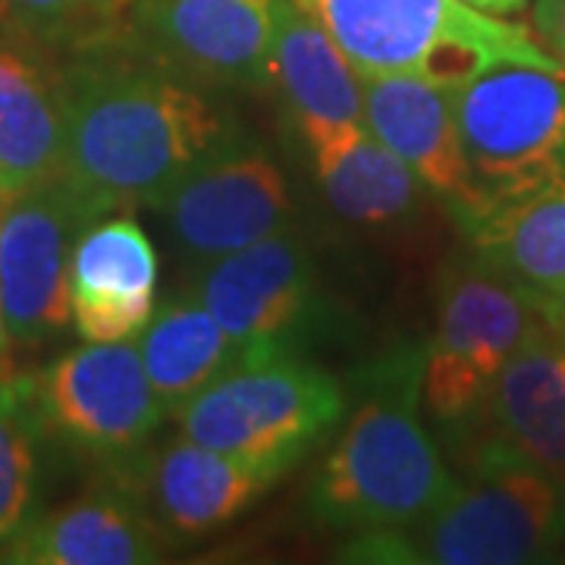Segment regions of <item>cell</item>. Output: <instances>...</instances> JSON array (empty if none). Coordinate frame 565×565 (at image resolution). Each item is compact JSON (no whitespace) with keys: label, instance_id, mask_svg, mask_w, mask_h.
I'll use <instances>...</instances> for the list:
<instances>
[{"label":"cell","instance_id":"obj_1","mask_svg":"<svg viewBox=\"0 0 565 565\" xmlns=\"http://www.w3.org/2000/svg\"><path fill=\"white\" fill-rule=\"evenodd\" d=\"M63 180L104 214L158 207L195 167L245 139L202 82L170 70L129 32L63 66Z\"/></svg>","mask_w":565,"mask_h":565},{"label":"cell","instance_id":"obj_2","mask_svg":"<svg viewBox=\"0 0 565 565\" xmlns=\"http://www.w3.org/2000/svg\"><path fill=\"white\" fill-rule=\"evenodd\" d=\"M424 345H396L359 374V403L308 487L321 531L390 534L434 515L459 481L422 424Z\"/></svg>","mask_w":565,"mask_h":565},{"label":"cell","instance_id":"obj_3","mask_svg":"<svg viewBox=\"0 0 565 565\" xmlns=\"http://www.w3.org/2000/svg\"><path fill=\"white\" fill-rule=\"evenodd\" d=\"M565 544V490L537 465L487 437L471 481H459L434 515L408 531L359 534L352 563L522 565L553 559Z\"/></svg>","mask_w":565,"mask_h":565},{"label":"cell","instance_id":"obj_4","mask_svg":"<svg viewBox=\"0 0 565 565\" xmlns=\"http://www.w3.org/2000/svg\"><path fill=\"white\" fill-rule=\"evenodd\" d=\"M321 25L359 76H418L446 92L500 63L565 66L527 29L465 0H292Z\"/></svg>","mask_w":565,"mask_h":565},{"label":"cell","instance_id":"obj_5","mask_svg":"<svg viewBox=\"0 0 565 565\" xmlns=\"http://www.w3.org/2000/svg\"><path fill=\"white\" fill-rule=\"evenodd\" d=\"M343 384L302 352L239 355L177 412L180 437L245 459L292 465L343 422Z\"/></svg>","mask_w":565,"mask_h":565},{"label":"cell","instance_id":"obj_6","mask_svg":"<svg viewBox=\"0 0 565 565\" xmlns=\"http://www.w3.org/2000/svg\"><path fill=\"white\" fill-rule=\"evenodd\" d=\"M541 311L544 299L493 270L475 252L449 264L440 277L437 330L424 343L427 412L446 427L478 418L503 364Z\"/></svg>","mask_w":565,"mask_h":565},{"label":"cell","instance_id":"obj_7","mask_svg":"<svg viewBox=\"0 0 565 565\" xmlns=\"http://www.w3.org/2000/svg\"><path fill=\"white\" fill-rule=\"evenodd\" d=\"M465 154L487 195L565 182V76L500 63L449 92Z\"/></svg>","mask_w":565,"mask_h":565},{"label":"cell","instance_id":"obj_8","mask_svg":"<svg viewBox=\"0 0 565 565\" xmlns=\"http://www.w3.org/2000/svg\"><path fill=\"white\" fill-rule=\"evenodd\" d=\"M25 381L41 434L107 462L132 456L167 418L136 340L85 343Z\"/></svg>","mask_w":565,"mask_h":565},{"label":"cell","instance_id":"obj_9","mask_svg":"<svg viewBox=\"0 0 565 565\" xmlns=\"http://www.w3.org/2000/svg\"><path fill=\"white\" fill-rule=\"evenodd\" d=\"M102 217V207L63 177L0 199V296L13 343L39 345L66 333L73 248Z\"/></svg>","mask_w":565,"mask_h":565},{"label":"cell","instance_id":"obj_10","mask_svg":"<svg viewBox=\"0 0 565 565\" xmlns=\"http://www.w3.org/2000/svg\"><path fill=\"white\" fill-rule=\"evenodd\" d=\"M192 292L230 333L239 355L302 352L323 315L315 255L292 226L202 264Z\"/></svg>","mask_w":565,"mask_h":565},{"label":"cell","instance_id":"obj_11","mask_svg":"<svg viewBox=\"0 0 565 565\" xmlns=\"http://www.w3.org/2000/svg\"><path fill=\"white\" fill-rule=\"evenodd\" d=\"M161 211L189 262L211 264L292 226V192L280 163L252 136L195 167Z\"/></svg>","mask_w":565,"mask_h":565},{"label":"cell","instance_id":"obj_12","mask_svg":"<svg viewBox=\"0 0 565 565\" xmlns=\"http://www.w3.org/2000/svg\"><path fill=\"white\" fill-rule=\"evenodd\" d=\"M286 471L289 465L245 459L185 437L151 456L136 449L110 462V478L132 493L163 541H199L221 531L258 503Z\"/></svg>","mask_w":565,"mask_h":565},{"label":"cell","instance_id":"obj_13","mask_svg":"<svg viewBox=\"0 0 565 565\" xmlns=\"http://www.w3.org/2000/svg\"><path fill=\"white\" fill-rule=\"evenodd\" d=\"M277 0H136L129 35L207 88H274Z\"/></svg>","mask_w":565,"mask_h":565},{"label":"cell","instance_id":"obj_14","mask_svg":"<svg viewBox=\"0 0 565 565\" xmlns=\"http://www.w3.org/2000/svg\"><path fill=\"white\" fill-rule=\"evenodd\" d=\"M367 129L412 170L459 230L493 204L478 182L456 126L449 92L418 76H362Z\"/></svg>","mask_w":565,"mask_h":565},{"label":"cell","instance_id":"obj_15","mask_svg":"<svg viewBox=\"0 0 565 565\" xmlns=\"http://www.w3.org/2000/svg\"><path fill=\"white\" fill-rule=\"evenodd\" d=\"M493 440L537 465L565 490V305L546 302L503 364L484 412Z\"/></svg>","mask_w":565,"mask_h":565},{"label":"cell","instance_id":"obj_16","mask_svg":"<svg viewBox=\"0 0 565 565\" xmlns=\"http://www.w3.org/2000/svg\"><path fill=\"white\" fill-rule=\"evenodd\" d=\"M158 252L129 214L95 221L70 264L73 327L85 343L136 340L154 315Z\"/></svg>","mask_w":565,"mask_h":565},{"label":"cell","instance_id":"obj_17","mask_svg":"<svg viewBox=\"0 0 565 565\" xmlns=\"http://www.w3.org/2000/svg\"><path fill=\"white\" fill-rule=\"evenodd\" d=\"M167 541L132 493L107 478L79 500L29 519L3 544V563L20 565H148Z\"/></svg>","mask_w":565,"mask_h":565},{"label":"cell","instance_id":"obj_18","mask_svg":"<svg viewBox=\"0 0 565 565\" xmlns=\"http://www.w3.org/2000/svg\"><path fill=\"white\" fill-rule=\"evenodd\" d=\"M63 73L35 44L0 41V199L61 180Z\"/></svg>","mask_w":565,"mask_h":565},{"label":"cell","instance_id":"obj_19","mask_svg":"<svg viewBox=\"0 0 565 565\" xmlns=\"http://www.w3.org/2000/svg\"><path fill=\"white\" fill-rule=\"evenodd\" d=\"M274 88L299 139L340 126H367L359 70L292 0H277Z\"/></svg>","mask_w":565,"mask_h":565},{"label":"cell","instance_id":"obj_20","mask_svg":"<svg viewBox=\"0 0 565 565\" xmlns=\"http://www.w3.org/2000/svg\"><path fill=\"white\" fill-rule=\"evenodd\" d=\"M327 204L355 226L386 230L418 217L427 192L367 126H340L302 139Z\"/></svg>","mask_w":565,"mask_h":565},{"label":"cell","instance_id":"obj_21","mask_svg":"<svg viewBox=\"0 0 565 565\" xmlns=\"http://www.w3.org/2000/svg\"><path fill=\"white\" fill-rule=\"evenodd\" d=\"M462 236L493 270L537 299L565 305V182L497 199Z\"/></svg>","mask_w":565,"mask_h":565},{"label":"cell","instance_id":"obj_22","mask_svg":"<svg viewBox=\"0 0 565 565\" xmlns=\"http://www.w3.org/2000/svg\"><path fill=\"white\" fill-rule=\"evenodd\" d=\"M136 343L145 374L167 415H177L182 405L192 403L202 390L239 362L236 343L192 292V286H185L177 296H167L154 308Z\"/></svg>","mask_w":565,"mask_h":565},{"label":"cell","instance_id":"obj_23","mask_svg":"<svg viewBox=\"0 0 565 565\" xmlns=\"http://www.w3.org/2000/svg\"><path fill=\"white\" fill-rule=\"evenodd\" d=\"M136 0H0L10 29L35 47L82 51L122 39Z\"/></svg>","mask_w":565,"mask_h":565},{"label":"cell","instance_id":"obj_24","mask_svg":"<svg viewBox=\"0 0 565 565\" xmlns=\"http://www.w3.org/2000/svg\"><path fill=\"white\" fill-rule=\"evenodd\" d=\"M39 418L22 374L0 377V546L29 519L35 503V444Z\"/></svg>","mask_w":565,"mask_h":565},{"label":"cell","instance_id":"obj_25","mask_svg":"<svg viewBox=\"0 0 565 565\" xmlns=\"http://www.w3.org/2000/svg\"><path fill=\"white\" fill-rule=\"evenodd\" d=\"M534 29L541 44L565 66V0H534Z\"/></svg>","mask_w":565,"mask_h":565},{"label":"cell","instance_id":"obj_26","mask_svg":"<svg viewBox=\"0 0 565 565\" xmlns=\"http://www.w3.org/2000/svg\"><path fill=\"white\" fill-rule=\"evenodd\" d=\"M468 7H475V10H484L490 17H519V13H525L527 0H465Z\"/></svg>","mask_w":565,"mask_h":565},{"label":"cell","instance_id":"obj_27","mask_svg":"<svg viewBox=\"0 0 565 565\" xmlns=\"http://www.w3.org/2000/svg\"><path fill=\"white\" fill-rule=\"evenodd\" d=\"M10 333H7V321H3V296H0V377L3 374H13V364H10Z\"/></svg>","mask_w":565,"mask_h":565}]
</instances>
